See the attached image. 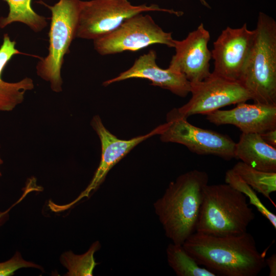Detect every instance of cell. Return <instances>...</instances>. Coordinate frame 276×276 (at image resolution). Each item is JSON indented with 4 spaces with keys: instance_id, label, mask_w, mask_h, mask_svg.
<instances>
[{
    "instance_id": "1",
    "label": "cell",
    "mask_w": 276,
    "mask_h": 276,
    "mask_svg": "<svg viewBox=\"0 0 276 276\" xmlns=\"http://www.w3.org/2000/svg\"><path fill=\"white\" fill-rule=\"evenodd\" d=\"M182 245L199 265L217 276H256L266 266L267 249L260 252L247 232L227 236L195 232Z\"/></svg>"
},
{
    "instance_id": "2",
    "label": "cell",
    "mask_w": 276,
    "mask_h": 276,
    "mask_svg": "<svg viewBox=\"0 0 276 276\" xmlns=\"http://www.w3.org/2000/svg\"><path fill=\"white\" fill-rule=\"evenodd\" d=\"M209 175L193 170L179 175L170 183L154 208L166 237L172 243L182 245L196 231L202 201L203 190Z\"/></svg>"
},
{
    "instance_id": "3",
    "label": "cell",
    "mask_w": 276,
    "mask_h": 276,
    "mask_svg": "<svg viewBox=\"0 0 276 276\" xmlns=\"http://www.w3.org/2000/svg\"><path fill=\"white\" fill-rule=\"evenodd\" d=\"M255 218L247 197L229 185H206L195 232L215 236L243 234Z\"/></svg>"
},
{
    "instance_id": "4",
    "label": "cell",
    "mask_w": 276,
    "mask_h": 276,
    "mask_svg": "<svg viewBox=\"0 0 276 276\" xmlns=\"http://www.w3.org/2000/svg\"><path fill=\"white\" fill-rule=\"evenodd\" d=\"M255 31L239 82L254 103L276 105V22L260 12Z\"/></svg>"
},
{
    "instance_id": "5",
    "label": "cell",
    "mask_w": 276,
    "mask_h": 276,
    "mask_svg": "<svg viewBox=\"0 0 276 276\" xmlns=\"http://www.w3.org/2000/svg\"><path fill=\"white\" fill-rule=\"evenodd\" d=\"M39 3L50 9L51 17L48 54L38 61L37 74L50 82L52 90L58 93L62 90L61 70L64 57L76 38L81 0H59L53 6Z\"/></svg>"
},
{
    "instance_id": "6",
    "label": "cell",
    "mask_w": 276,
    "mask_h": 276,
    "mask_svg": "<svg viewBox=\"0 0 276 276\" xmlns=\"http://www.w3.org/2000/svg\"><path fill=\"white\" fill-rule=\"evenodd\" d=\"M155 11L182 14L155 4L134 6L128 0L81 1L76 38L94 40L112 32L133 15Z\"/></svg>"
},
{
    "instance_id": "7",
    "label": "cell",
    "mask_w": 276,
    "mask_h": 276,
    "mask_svg": "<svg viewBox=\"0 0 276 276\" xmlns=\"http://www.w3.org/2000/svg\"><path fill=\"white\" fill-rule=\"evenodd\" d=\"M143 13L125 19L112 32L94 40L96 51L101 55L135 52L153 44L174 48L175 39L165 32L151 16Z\"/></svg>"
},
{
    "instance_id": "8",
    "label": "cell",
    "mask_w": 276,
    "mask_h": 276,
    "mask_svg": "<svg viewBox=\"0 0 276 276\" xmlns=\"http://www.w3.org/2000/svg\"><path fill=\"white\" fill-rule=\"evenodd\" d=\"M158 135L163 142L185 146L198 155H212L225 160L235 158L236 143L228 136L190 124L175 108L167 115V122L159 126Z\"/></svg>"
},
{
    "instance_id": "9",
    "label": "cell",
    "mask_w": 276,
    "mask_h": 276,
    "mask_svg": "<svg viewBox=\"0 0 276 276\" xmlns=\"http://www.w3.org/2000/svg\"><path fill=\"white\" fill-rule=\"evenodd\" d=\"M189 101L175 108L177 113L186 118L194 114H207L221 108L251 100L243 85L212 73L203 80L191 83Z\"/></svg>"
},
{
    "instance_id": "10",
    "label": "cell",
    "mask_w": 276,
    "mask_h": 276,
    "mask_svg": "<svg viewBox=\"0 0 276 276\" xmlns=\"http://www.w3.org/2000/svg\"><path fill=\"white\" fill-rule=\"evenodd\" d=\"M255 36V30H249L246 23L238 28L227 27L224 29L213 43L211 54L214 70L212 73L239 81Z\"/></svg>"
},
{
    "instance_id": "11",
    "label": "cell",
    "mask_w": 276,
    "mask_h": 276,
    "mask_svg": "<svg viewBox=\"0 0 276 276\" xmlns=\"http://www.w3.org/2000/svg\"><path fill=\"white\" fill-rule=\"evenodd\" d=\"M209 32L202 23L182 40H175V53L169 67L182 74L191 83L201 81L211 74V51L208 49Z\"/></svg>"
},
{
    "instance_id": "12",
    "label": "cell",
    "mask_w": 276,
    "mask_h": 276,
    "mask_svg": "<svg viewBox=\"0 0 276 276\" xmlns=\"http://www.w3.org/2000/svg\"><path fill=\"white\" fill-rule=\"evenodd\" d=\"M91 124L98 134L101 144V157L99 165L87 188L73 201L75 204L84 197H88L98 189L105 179L107 173L120 160L137 145L145 140L158 134V126L150 132L128 140L119 139L104 126L100 118L95 116Z\"/></svg>"
},
{
    "instance_id": "13",
    "label": "cell",
    "mask_w": 276,
    "mask_h": 276,
    "mask_svg": "<svg viewBox=\"0 0 276 276\" xmlns=\"http://www.w3.org/2000/svg\"><path fill=\"white\" fill-rule=\"evenodd\" d=\"M206 116L211 123L233 125L242 133L261 134L276 128V105L241 102L231 109H218Z\"/></svg>"
},
{
    "instance_id": "14",
    "label": "cell",
    "mask_w": 276,
    "mask_h": 276,
    "mask_svg": "<svg viewBox=\"0 0 276 276\" xmlns=\"http://www.w3.org/2000/svg\"><path fill=\"white\" fill-rule=\"evenodd\" d=\"M156 59V52L150 50L136 59L128 70L105 81L103 85L107 86L130 78H143L150 81L152 85L169 90L181 97H186L190 93L191 84L185 75L169 67L160 68L157 65Z\"/></svg>"
},
{
    "instance_id": "15",
    "label": "cell",
    "mask_w": 276,
    "mask_h": 276,
    "mask_svg": "<svg viewBox=\"0 0 276 276\" xmlns=\"http://www.w3.org/2000/svg\"><path fill=\"white\" fill-rule=\"evenodd\" d=\"M234 155L257 170L276 172V148L266 143L260 134L242 133L235 144Z\"/></svg>"
},
{
    "instance_id": "16",
    "label": "cell",
    "mask_w": 276,
    "mask_h": 276,
    "mask_svg": "<svg viewBox=\"0 0 276 276\" xmlns=\"http://www.w3.org/2000/svg\"><path fill=\"white\" fill-rule=\"evenodd\" d=\"M16 42L5 34L0 47V111L12 110L24 100L27 90L34 88L32 79L26 77L17 82H8L2 78L4 68L13 56L22 54L16 48Z\"/></svg>"
},
{
    "instance_id": "17",
    "label": "cell",
    "mask_w": 276,
    "mask_h": 276,
    "mask_svg": "<svg viewBox=\"0 0 276 276\" xmlns=\"http://www.w3.org/2000/svg\"><path fill=\"white\" fill-rule=\"evenodd\" d=\"M3 1L7 3L9 13L7 16L0 18V28H4L15 22L25 24L35 32H41L46 27V18L33 9L32 0Z\"/></svg>"
},
{
    "instance_id": "18",
    "label": "cell",
    "mask_w": 276,
    "mask_h": 276,
    "mask_svg": "<svg viewBox=\"0 0 276 276\" xmlns=\"http://www.w3.org/2000/svg\"><path fill=\"white\" fill-rule=\"evenodd\" d=\"M232 169L255 191L263 195L275 207L270 197L276 191V172L257 170L240 161Z\"/></svg>"
},
{
    "instance_id": "19",
    "label": "cell",
    "mask_w": 276,
    "mask_h": 276,
    "mask_svg": "<svg viewBox=\"0 0 276 276\" xmlns=\"http://www.w3.org/2000/svg\"><path fill=\"white\" fill-rule=\"evenodd\" d=\"M166 254L169 266L178 276H217L199 265L182 245L169 244Z\"/></svg>"
},
{
    "instance_id": "20",
    "label": "cell",
    "mask_w": 276,
    "mask_h": 276,
    "mask_svg": "<svg viewBox=\"0 0 276 276\" xmlns=\"http://www.w3.org/2000/svg\"><path fill=\"white\" fill-rule=\"evenodd\" d=\"M100 248V243L97 241L82 255H75L72 251L63 253L60 257V261L68 270L65 275H93L94 268L98 264L95 261L94 254Z\"/></svg>"
},
{
    "instance_id": "21",
    "label": "cell",
    "mask_w": 276,
    "mask_h": 276,
    "mask_svg": "<svg viewBox=\"0 0 276 276\" xmlns=\"http://www.w3.org/2000/svg\"><path fill=\"white\" fill-rule=\"evenodd\" d=\"M225 182L248 198L249 203L253 205L257 211L269 221L274 228L276 229V215L270 211L262 202L257 194V192L232 169L226 172Z\"/></svg>"
},
{
    "instance_id": "22",
    "label": "cell",
    "mask_w": 276,
    "mask_h": 276,
    "mask_svg": "<svg viewBox=\"0 0 276 276\" xmlns=\"http://www.w3.org/2000/svg\"><path fill=\"white\" fill-rule=\"evenodd\" d=\"M23 267H35L43 270L40 266L24 260L20 254L16 252L8 261L0 263V276L13 275L15 271Z\"/></svg>"
},
{
    "instance_id": "23",
    "label": "cell",
    "mask_w": 276,
    "mask_h": 276,
    "mask_svg": "<svg viewBox=\"0 0 276 276\" xmlns=\"http://www.w3.org/2000/svg\"><path fill=\"white\" fill-rule=\"evenodd\" d=\"M260 135L266 143L276 148V128L266 131Z\"/></svg>"
},
{
    "instance_id": "24",
    "label": "cell",
    "mask_w": 276,
    "mask_h": 276,
    "mask_svg": "<svg viewBox=\"0 0 276 276\" xmlns=\"http://www.w3.org/2000/svg\"><path fill=\"white\" fill-rule=\"evenodd\" d=\"M266 265L269 268V276L276 275V255L272 254L270 257L265 259Z\"/></svg>"
},
{
    "instance_id": "25",
    "label": "cell",
    "mask_w": 276,
    "mask_h": 276,
    "mask_svg": "<svg viewBox=\"0 0 276 276\" xmlns=\"http://www.w3.org/2000/svg\"><path fill=\"white\" fill-rule=\"evenodd\" d=\"M200 3L203 5H204V6H206V7H209V4L205 2V0H199Z\"/></svg>"
},
{
    "instance_id": "26",
    "label": "cell",
    "mask_w": 276,
    "mask_h": 276,
    "mask_svg": "<svg viewBox=\"0 0 276 276\" xmlns=\"http://www.w3.org/2000/svg\"><path fill=\"white\" fill-rule=\"evenodd\" d=\"M5 213H1L0 214V218L3 215H4Z\"/></svg>"
},
{
    "instance_id": "27",
    "label": "cell",
    "mask_w": 276,
    "mask_h": 276,
    "mask_svg": "<svg viewBox=\"0 0 276 276\" xmlns=\"http://www.w3.org/2000/svg\"><path fill=\"white\" fill-rule=\"evenodd\" d=\"M2 163V160L0 159V164ZM0 176H1V173H0Z\"/></svg>"
}]
</instances>
